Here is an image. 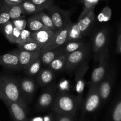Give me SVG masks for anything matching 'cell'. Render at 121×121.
Masks as SVG:
<instances>
[{
  "instance_id": "cb8c5ba5",
  "label": "cell",
  "mask_w": 121,
  "mask_h": 121,
  "mask_svg": "<svg viewBox=\"0 0 121 121\" xmlns=\"http://www.w3.org/2000/svg\"><path fill=\"white\" fill-rule=\"evenodd\" d=\"M26 14L35 15L40 11H44V9L38 6L29 0H26L20 4Z\"/></svg>"
},
{
  "instance_id": "ab89813d",
  "label": "cell",
  "mask_w": 121,
  "mask_h": 121,
  "mask_svg": "<svg viewBox=\"0 0 121 121\" xmlns=\"http://www.w3.org/2000/svg\"><path fill=\"white\" fill-rule=\"evenodd\" d=\"M116 52L121 54V33L119 35L117 39V45H116Z\"/></svg>"
},
{
  "instance_id": "3957f363",
  "label": "cell",
  "mask_w": 121,
  "mask_h": 121,
  "mask_svg": "<svg viewBox=\"0 0 121 121\" xmlns=\"http://www.w3.org/2000/svg\"><path fill=\"white\" fill-rule=\"evenodd\" d=\"M101 106L99 86L89 87L86 98L80 109L81 114L78 121H95Z\"/></svg>"
},
{
  "instance_id": "d6a6232c",
  "label": "cell",
  "mask_w": 121,
  "mask_h": 121,
  "mask_svg": "<svg viewBox=\"0 0 121 121\" xmlns=\"http://www.w3.org/2000/svg\"><path fill=\"white\" fill-rule=\"evenodd\" d=\"M33 39L32 38V32L27 29H24V30L21 31L20 36L19 39H18L17 42V45L24 43L27 42L33 41Z\"/></svg>"
},
{
  "instance_id": "2e32d148",
  "label": "cell",
  "mask_w": 121,
  "mask_h": 121,
  "mask_svg": "<svg viewBox=\"0 0 121 121\" xmlns=\"http://www.w3.org/2000/svg\"><path fill=\"white\" fill-rule=\"evenodd\" d=\"M95 18V9L90 10L83 16H80L77 23L78 24L82 36L87 33Z\"/></svg>"
},
{
  "instance_id": "f6af8a7d",
  "label": "cell",
  "mask_w": 121,
  "mask_h": 121,
  "mask_svg": "<svg viewBox=\"0 0 121 121\" xmlns=\"http://www.w3.org/2000/svg\"><path fill=\"white\" fill-rule=\"evenodd\" d=\"M0 121H1V120H0Z\"/></svg>"
},
{
  "instance_id": "7402d4cb",
  "label": "cell",
  "mask_w": 121,
  "mask_h": 121,
  "mask_svg": "<svg viewBox=\"0 0 121 121\" xmlns=\"http://www.w3.org/2000/svg\"><path fill=\"white\" fill-rule=\"evenodd\" d=\"M7 10L10 16L11 20L24 18L25 17L26 14L22 7L21 6L20 4L14 5H9L7 4Z\"/></svg>"
},
{
  "instance_id": "1f68e13d",
  "label": "cell",
  "mask_w": 121,
  "mask_h": 121,
  "mask_svg": "<svg viewBox=\"0 0 121 121\" xmlns=\"http://www.w3.org/2000/svg\"><path fill=\"white\" fill-rule=\"evenodd\" d=\"M100 0H84L83 10L80 16H83L91 10L95 9V7L99 3Z\"/></svg>"
},
{
  "instance_id": "44dd1931",
  "label": "cell",
  "mask_w": 121,
  "mask_h": 121,
  "mask_svg": "<svg viewBox=\"0 0 121 121\" xmlns=\"http://www.w3.org/2000/svg\"><path fill=\"white\" fill-rule=\"evenodd\" d=\"M27 22V27L31 32H37L42 30H51L44 25L43 23L40 20L36 18L34 15L29 17Z\"/></svg>"
},
{
  "instance_id": "d590c367",
  "label": "cell",
  "mask_w": 121,
  "mask_h": 121,
  "mask_svg": "<svg viewBox=\"0 0 121 121\" xmlns=\"http://www.w3.org/2000/svg\"><path fill=\"white\" fill-rule=\"evenodd\" d=\"M11 22H12L14 27L19 29L20 31L24 30L27 27V20L25 19L24 18H20L15 20H11Z\"/></svg>"
},
{
  "instance_id": "ac0fdd59",
  "label": "cell",
  "mask_w": 121,
  "mask_h": 121,
  "mask_svg": "<svg viewBox=\"0 0 121 121\" xmlns=\"http://www.w3.org/2000/svg\"><path fill=\"white\" fill-rule=\"evenodd\" d=\"M64 53V51L63 46H60V47L49 50V51H43L41 53L39 58L40 59L42 64L48 67L56 58Z\"/></svg>"
},
{
  "instance_id": "8d00e7d4",
  "label": "cell",
  "mask_w": 121,
  "mask_h": 121,
  "mask_svg": "<svg viewBox=\"0 0 121 121\" xmlns=\"http://www.w3.org/2000/svg\"><path fill=\"white\" fill-rule=\"evenodd\" d=\"M54 118L55 121H75V119L70 116H66V115H60L55 113H54Z\"/></svg>"
},
{
  "instance_id": "836d02e7",
  "label": "cell",
  "mask_w": 121,
  "mask_h": 121,
  "mask_svg": "<svg viewBox=\"0 0 121 121\" xmlns=\"http://www.w3.org/2000/svg\"><path fill=\"white\" fill-rule=\"evenodd\" d=\"M38 6L42 7L45 10H48L53 5V0H29Z\"/></svg>"
},
{
  "instance_id": "7c38bea8",
  "label": "cell",
  "mask_w": 121,
  "mask_h": 121,
  "mask_svg": "<svg viewBox=\"0 0 121 121\" xmlns=\"http://www.w3.org/2000/svg\"><path fill=\"white\" fill-rule=\"evenodd\" d=\"M0 65L12 70L21 69L18 49L13 50L0 56Z\"/></svg>"
},
{
  "instance_id": "5bb4252c",
  "label": "cell",
  "mask_w": 121,
  "mask_h": 121,
  "mask_svg": "<svg viewBox=\"0 0 121 121\" xmlns=\"http://www.w3.org/2000/svg\"><path fill=\"white\" fill-rule=\"evenodd\" d=\"M108 39V31L107 29H101L95 35L93 40V51L97 59L101 52L107 47Z\"/></svg>"
},
{
  "instance_id": "e575fe53",
  "label": "cell",
  "mask_w": 121,
  "mask_h": 121,
  "mask_svg": "<svg viewBox=\"0 0 121 121\" xmlns=\"http://www.w3.org/2000/svg\"><path fill=\"white\" fill-rule=\"evenodd\" d=\"M112 11L111 9H110L109 6H106L104 9L102 10L100 13L99 14L98 16V19L100 22H103V21H108L109 20L111 17Z\"/></svg>"
},
{
  "instance_id": "f546056e",
  "label": "cell",
  "mask_w": 121,
  "mask_h": 121,
  "mask_svg": "<svg viewBox=\"0 0 121 121\" xmlns=\"http://www.w3.org/2000/svg\"><path fill=\"white\" fill-rule=\"evenodd\" d=\"M1 4H0V26H2L11 20V18L7 10V4L4 1V0Z\"/></svg>"
},
{
  "instance_id": "9a60e30c",
  "label": "cell",
  "mask_w": 121,
  "mask_h": 121,
  "mask_svg": "<svg viewBox=\"0 0 121 121\" xmlns=\"http://www.w3.org/2000/svg\"><path fill=\"white\" fill-rule=\"evenodd\" d=\"M56 31V30H42L32 32V38L35 42L42 48L43 50L50 43L55 34Z\"/></svg>"
},
{
  "instance_id": "7a4b0ae2",
  "label": "cell",
  "mask_w": 121,
  "mask_h": 121,
  "mask_svg": "<svg viewBox=\"0 0 121 121\" xmlns=\"http://www.w3.org/2000/svg\"><path fill=\"white\" fill-rule=\"evenodd\" d=\"M81 106L76 96L67 92L56 93L52 110L56 113L70 116L75 119L77 113Z\"/></svg>"
},
{
  "instance_id": "d4e9b609",
  "label": "cell",
  "mask_w": 121,
  "mask_h": 121,
  "mask_svg": "<svg viewBox=\"0 0 121 121\" xmlns=\"http://www.w3.org/2000/svg\"><path fill=\"white\" fill-rule=\"evenodd\" d=\"M42 62L39 57L30 64L29 67L25 69L26 73L29 77H36L41 70Z\"/></svg>"
},
{
  "instance_id": "603a6c76",
  "label": "cell",
  "mask_w": 121,
  "mask_h": 121,
  "mask_svg": "<svg viewBox=\"0 0 121 121\" xmlns=\"http://www.w3.org/2000/svg\"><path fill=\"white\" fill-rule=\"evenodd\" d=\"M82 35L80 29L78 24L77 23H73L69 27L68 31V38L67 42L72 40H80L82 38ZM66 42V43H67Z\"/></svg>"
},
{
  "instance_id": "4dcf8cb0",
  "label": "cell",
  "mask_w": 121,
  "mask_h": 121,
  "mask_svg": "<svg viewBox=\"0 0 121 121\" xmlns=\"http://www.w3.org/2000/svg\"><path fill=\"white\" fill-rule=\"evenodd\" d=\"M110 121H121V95L113 108Z\"/></svg>"
},
{
  "instance_id": "e0dca14e",
  "label": "cell",
  "mask_w": 121,
  "mask_h": 121,
  "mask_svg": "<svg viewBox=\"0 0 121 121\" xmlns=\"http://www.w3.org/2000/svg\"><path fill=\"white\" fill-rule=\"evenodd\" d=\"M42 52H31L18 49L20 69L25 70L30 64L40 56Z\"/></svg>"
},
{
  "instance_id": "b9f144b4",
  "label": "cell",
  "mask_w": 121,
  "mask_h": 121,
  "mask_svg": "<svg viewBox=\"0 0 121 121\" xmlns=\"http://www.w3.org/2000/svg\"><path fill=\"white\" fill-rule=\"evenodd\" d=\"M29 121H44V116H36L31 118Z\"/></svg>"
},
{
  "instance_id": "60d3db41",
  "label": "cell",
  "mask_w": 121,
  "mask_h": 121,
  "mask_svg": "<svg viewBox=\"0 0 121 121\" xmlns=\"http://www.w3.org/2000/svg\"><path fill=\"white\" fill-rule=\"evenodd\" d=\"M44 121H55L54 116L52 115H47L44 116Z\"/></svg>"
},
{
  "instance_id": "8992f818",
  "label": "cell",
  "mask_w": 121,
  "mask_h": 121,
  "mask_svg": "<svg viewBox=\"0 0 121 121\" xmlns=\"http://www.w3.org/2000/svg\"><path fill=\"white\" fill-rule=\"evenodd\" d=\"M46 11L53 22L56 30H60L72 23L70 11L64 10L54 5Z\"/></svg>"
},
{
  "instance_id": "7bdbcfd3",
  "label": "cell",
  "mask_w": 121,
  "mask_h": 121,
  "mask_svg": "<svg viewBox=\"0 0 121 121\" xmlns=\"http://www.w3.org/2000/svg\"><path fill=\"white\" fill-rule=\"evenodd\" d=\"M79 1H80V2H81V3H83V1H84V0H79Z\"/></svg>"
},
{
  "instance_id": "f1b7e54d",
  "label": "cell",
  "mask_w": 121,
  "mask_h": 121,
  "mask_svg": "<svg viewBox=\"0 0 121 121\" xmlns=\"http://www.w3.org/2000/svg\"><path fill=\"white\" fill-rule=\"evenodd\" d=\"M0 29L3 32L6 39L11 43H14L13 33L14 26L11 20L8 22L4 25L0 26Z\"/></svg>"
},
{
  "instance_id": "8fae6325",
  "label": "cell",
  "mask_w": 121,
  "mask_h": 121,
  "mask_svg": "<svg viewBox=\"0 0 121 121\" xmlns=\"http://www.w3.org/2000/svg\"><path fill=\"white\" fill-rule=\"evenodd\" d=\"M1 100L6 105L14 121H29L27 110L24 107L16 102H12L5 99H2Z\"/></svg>"
},
{
  "instance_id": "74e56055",
  "label": "cell",
  "mask_w": 121,
  "mask_h": 121,
  "mask_svg": "<svg viewBox=\"0 0 121 121\" xmlns=\"http://www.w3.org/2000/svg\"><path fill=\"white\" fill-rule=\"evenodd\" d=\"M21 31L18 29L17 28L14 27L13 30V41L14 43H17V42L18 39H19L20 36Z\"/></svg>"
},
{
  "instance_id": "4316f807",
  "label": "cell",
  "mask_w": 121,
  "mask_h": 121,
  "mask_svg": "<svg viewBox=\"0 0 121 121\" xmlns=\"http://www.w3.org/2000/svg\"><path fill=\"white\" fill-rule=\"evenodd\" d=\"M19 49L31 52H42V48L34 40L18 45Z\"/></svg>"
},
{
  "instance_id": "ee69618b",
  "label": "cell",
  "mask_w": 121,
  "mask_h": 121,
  "mask_svg": "<svg viewBox=\"0 0 121 121\" xmlns=\"http://www.w3.org/2000/svg\"></svg>"
},
{
  "instance_id": "5b68a950",
  "label": "cell",
  "mask_w": 121,
  "mask_h": 121,
  "mask_svg": "<svg viewBox=\"0 0 121 121\" xmlns=\"http://www.w3.org/2000/svg\"><path fill=\"white\" fill-rule=\"evenodd\" d=\"M98 64L93 69L89 82V87L99 86L108 69L109 49L107 46L100 53L97 59Z\"/></svg>"
},
{
  "instance_id": "277c9868",
  "label": "cell",
  "mask_w": 121,
  "mask_h": 121,
  "mask_svg": "<svg viewBox=\"0 0 121 121\" xmlns=\"http://www.w3.org/2000/svg\"><path fill=\"white\" fill-rule=\"evenodd\" d=\"M90 55V45L85 44L77 51L67 53L66 65L64 71L67 73H72L80 67L82 63L88 59Z\"/></svg>"
},
{
  "instance_id": "30bf717a",
  "label": "cell",
  "mask_w": 121,
  "mask_h": 121,
  "mask_svg": "<svg viewBox=\"0 0 121 121\" xmlns=\"http://www.w3.org/2000/svg\"><path fill=\"white\" fill-rule=\"evenodd\" d=\"M18 81L23 98L27 104H30L36 91L35 81L33 78L29 76L18 79Z\"/></svg>"
},
{
  "instance_id": "83f0119b",
  "label": "cell",
  "mask_w": 121,
  "mask_h": 121,
  "mask_svg": "<svg viewBox=\"0 0 121 121\" xmlns=\"http://www.w3.org/2000/svg\"><path fill=\"white\" fill-rule=\"evenodd\" d=\"M34 16L36 18H38V19L40 20L43 23L44 25L46 26L49 29L53 30H56L54 26V24L53 23V22H52L51 17H50L48 14L45 13L44 11H42L36 14Z\"/></svg>"
},
{
  "instance_id": "52a82bcc",
  "label": "cell",
  "mask_w": 121,
  "mask_h": 121,
  "mask_svg": "<svg viewBox=\"0 0 121 121\" xmlns=\"http://www.w3.org/2000/svg\"><path fill=\"white\" fill-rule=\"evenodd\" d=\"M89 69L88 59L86 60L75 71V90L77 99L81 106L83 103V93L85 87V75Z\"/></svg>"
},
{
  "instance_id": "6da1fadb",
  "label": "cell",
  "mask_w": 121,
  "mask_h": 121,
  "mask_svg": "<svg viewBox=\"0 0 121 121\" xmlns=\"http://www.w3.org/2000/svg\"><path fill=\"white\" fill-rule=\"evenodd\" d=\"M0 99L16 102L28 110V104L22 95L18 78L14 77L0 75Z\"/></svg>"
},
{
  "instance_id": "f35d334b",
  "label": "cell",
  "mask_w": 121,
  "mask_h": 121,
  "mask_svg": "<svg viewBox=\"0 0 121 121\" xmlns=\"http://www.w3.org/2000/svg\"><path fill=\"white\" fill-rule=\"evenodd\" d=\"M25 1H26V0H4V1L7 4L11 5H18V4H21Z\"/></svg>"
},
{
  "instance_id": "4fadbf2b",
  "label": "cell",
  "mask_w": 121,
  "mask_h": 121,
  "mask_svg": "<svg viewBox=\"0 0 121 121\" xmlns=\"http://www.w3.org/2000/svg\"><path fill=\"white\" fill-rule=\"evenodd\" d=\"M72 23H73V22L66 26L65 27L62 28L60 30H56L52 40H51L50 43L42 50V52L49 51V50L53 49L63 46L67 42L68 31H69V27H70Z\"/></svg>"
},
{
  "instance_id": "484cf974",
  "label": "cell",
  "mask_w": 121,
  "mask_h": 121,
  "mask_svg": "<svg viewBox=\"0 0 121 121\" xmlns=\"http://www.w3.org/2000/svg\"><path fill=\"white\" fill-rule=\"evenodd\" d=\"M84 45L85 43L84 41L81 40H77L68 42L62 46H63L64 53H70L78 50Z\"/></svg>"
},
{
  "instance_id": "ba28073f",
  "label": "cell",
  "mask_w": 121,
  "mask_h": 121,
  "mask_svg": "<svg viewBox=\"0 0 121 121\" xmlns=\"http://www.w3.org/2000/svg\"><path fill=\"white\" fill-rule=\"evenodd\" d=\"M115 76V72L113 69H108L104 78L99 84V93L102 106L108 100L111 94Z\"/></svg>"
},
{
  "instance_id": "ffe728a7",
  "label": "cell",
  "mask_w": 121,
  "mask_h": 121,
  "mask_svg": "<svg viewBox=\"0 0 121 121\" xmlns=\"http://www.w3.org/2000/svg\"><path fill=\"white\" fill-rule=\"evenodd\" d=\"M67 53H62V55L56 58L47 67L52 69L55 72H59L64 70L67 60Z\"/></svg>"
},
{
  "instance_id": "d6986e66",
  "label": "cell",
  "mask_w": 121,
  "mask_h": 121,
  "mask_svg": "<svg viewBox=\"0 0 121 121\" xmlns=\"http://www.w3.org/2000/svg\"><path fill=\"white\" fill-rule=\"evenodd\" d=\"M55 77V71L49 68H44L41 69L36 76V81L39 86L44 87L51 84Z\"/></svg>"
},
{
  "instance_id": "9c48e42d",
  "label": "cell",
  "mask_w": 121,
  "mask_h": 121,
  "mask_svg": "<svg viewBox=\"0 0 121 121\" xmlns=\"http://www.w3.org/2000/svg\"><path fill=\"white\" fill-rule=\"evenodd\" d=\"M56 87L55 85L50 86L43 90L36 102V108L39 111H44L52 108L55 97Z\"/></svg>"
}]
</instances>
